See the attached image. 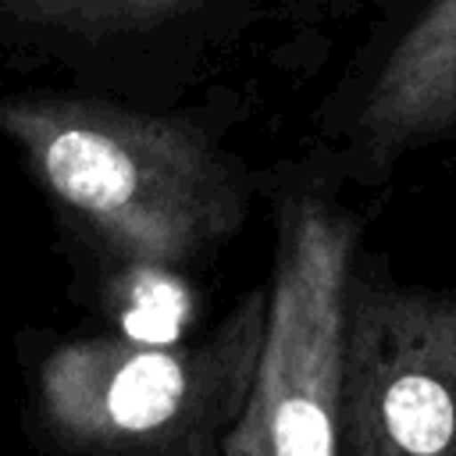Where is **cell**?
Instances as JSON below:
<instances>
[{
    "mask_svg": "<svg viewBox=\"0 0 456 456\" xmlns=\"http://www.w3.org/2000/svg\"><path fill=\"white\" fill-rule=\"evenodd\" d=\"M253 96L217 82L171 110L71 89L0 96V135L46 200L78 285L189 281L246 232L264 167L228 139Z\"/></svg>",
    "mask_w": 456,
    "mask_h": 456,
    "instance_id": "obj_1",
    "label": "cell"
},
{
    "mask_svg": "<svg viewBox=\"0 0 456 456\" xmlns=\"http://www.w3.org/2000/svg\"><path fill=\"white\" fill-rule=\"evenodd\" d=\"M267 289H246L203 335L25 328L18 424L39 456H224L253 385Z\"/></svg>",
    "mask_w": 456,
    "mask_h": 456,
    "instance_id": "obj_2",
    "label": "cell"
},
{
    "mask_svg": "<svg viewBox=\"0 0 456 456\" xmlns=\"http://www.w3.org/2000/svg\"><path fill=\"white\" fill-rule=\"evenodd\" d=\"M321 142L264 167L271 271L260 356L224 456H335L346 303L367 217Z\"/></svg>",
    "mask_w": 456,
    "mask_h": 456,
    "instance_id": "obj_3",
    "label": "cell"
},
{
    "mask_svg": "<svg viewBox=\"0 0 456 456\" xmlns=\"http://www.w3.org/2000/svg\"><path fill=\"white\" fill-rule=\"evenodd\" d=\"M299 7L256 0H0V61L57 71L71 93L171 110Z\"/></svg>",
    "mask_w": 456,
    "mask_h": 456,
    "instance_id": "obj_4",
    "label": "cell"
},
{
    "mask_svg": "<svg viewBox=\"0 0 456 456\" xmlns=\"http://www.w3.org/2000/svg\"><path fill=\"white\" fill-rule=\"evenodd\" d=\"M335 456H456V278L406 281L385 253L360 249Z\"/></svg>",
    "mask_w": 456,
    "mask_h": 456,
    "instance_id": "obj_5",
    "label": "cell"
},
{
    "mask_svg": "<svg viewBox=\"0 0 456 456\" xmlns=\"http://www.w3.org/2000/svg\"><path fill=\"white\" fill-rule=\"evenodd\" d=\"M314 125L349 189H381L410 153L456 139V0L388 4Z\"/></svg>",
    "mask_w": 456,
    "mask_h": 456,
    "instance_id": "obj_6",
    "label": "cell"
}]
</instances>
